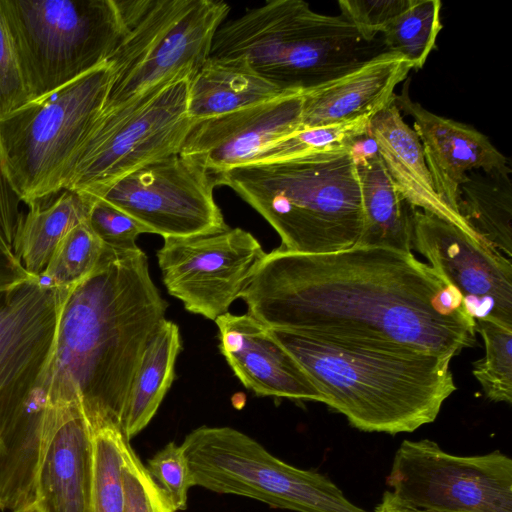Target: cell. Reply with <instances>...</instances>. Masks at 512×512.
Returning a JSON list of instances; mask_svg holds the SVG:
<instances>
[{"label":"cell","mask_w":512,"mask_h":512,"mask_svg":"<svg viewBox=\"0 0 512 512\" xmlns=\"http://www.w3.org/2000/svg\"><path fill=\"white\" fill-rule=\"evenodd\" d=\"M12 512H41L39 507L35 502H31L27 505H24L16 510H13Z\"/></svg>","instance_id":"41"},{"label":"cell","mask_w":512,"mask_h":512,"mask_svg":"<svg viewBox=\"0 0 512 512\" xmlns=\"http://www.w3.org/2000/svg\"><path fill=\"white\" fill-rule=\"evenodd\" d=\"M181 446L193 486L295 512H369L325 475L283 462L234 428L198 427Z\"/></svg>","instance_id":"9"},{"label":"cell","mask_w":512,"mask_h":512,"mask_svg":"<svg viewBox=\"0 0 512 512\" xmlns=\"http://www.w3.org/2000/svg\"><path fill=\"white\" fill-rule=\"evenodd\" d=\"M120 429L105 426L93 432L91 512H124L123 447Z\"/></svg>","instance_id":"28"},{"label":"cell","mask_w":512,"mask_h":512,"mask_svg":"<svg viewBox=\"0 0 512 512\" xmlns=\"http://www.w3.org/2000/svg\"><path fill=\"white\" fill-rule=\"evenodd\" d=\"M348 152L356 167L379 155L377 143L370 132L356 138L349 145Z\"/></svg>","instance_id":"39"},{"label":"cell","mask_w":512,"mask_h":512,"mask_svg":"<svg viewBox=\"0 0 512 512\" xmlns=\"http://www.w3.org/2000/svg\"><path fill=\"white\" fill-rule=\"evenodd\" d=\"M93 431L70 410L54 432L38 470L34 502L41 512H91Z\"/></svg>","instance_id":"20"},{"label":"cell","mask_w":512,"mask_h":512,"mask_svg":"<svg viewBox=\"0 0 512 512\" xmlns=\"http://www.w3.org/2000/svg\"><path fill=\"white\" fill-rule=\"evenodd\" d=\"M167 306L139 247H105L94 270L64 301L35 391L48 406L78 410L93 432L105 426L121 430L144 350Z\"/></svg>","instance_id":"2"},{"label":"cell","mask_w":512,"mask_h":512,"mask_svg":"<svg viewBox=\"0 0 512 512\" xmlns=\"http://www.w3.org/2000/svg\"><path fill=\"white\" fill-rule=\"evenodd\" d=\"M485 355L473 363L472 374L490 401L512 402V329L489 320L475 321Z\"/></svg>","instance_id":"30"},{"label":"cell","mask_w":512,"mask_h":512,"mask_svg":"<svg viewBox=\"0 0 512 512\" xmlns=\"http://www.w3.org/2000/svg\"><path fill=\"white\" fill-rule=\"evenodd\" d=\"M122 479L125 496L124 512H176L142 464L129 441L123 447Z\"/></svg>","instance_id":"32"},{"label":"cell","mask_w":512,"mask_h":512,"mask_svg":"<svg viewBox=\"0 0 512 512\" xmlns=\"http://www.w3.org/2000/svg\"><path fill=\"white\" fill-rule=\"evenodd\" d=\"M441 5L439 0H413L381 33L385 50L403 57L412 69L422 68L442 29Z\"/></svg>","instance_id":"27"},{"label":"cell","mask_w":512,"mask_h":512,"mask_svg":"<svg viewBox=\"0 0 512 512\" xmlns=\"http://www.w3.org/2000/svg\"><path fill=\"white\" fill-rule=\"evenodd\" d=\"M104 245L87 220L72 228L59 242L40 279L51 286H71L97 266Z\"/></svg>","instance_id":"31"},{"label":"cell","mask_w":512,"mask_h":512,"mask_svg":"<svg viewBox=\"0 0 512 512\" xmlns=\"http://www.w3.org/2000/svg\"><path fill=\"white\" fill-rule=\"evenodd\" d=\"M386 51L365 41L345 18L302 0H273L217 30L209 58L236 60L289 93H304Z\"/></svg>","instance_id":"5"},{"label":"cell","mask_w":512,"mask_h":512,"mask_svg":"<svg viewBox=\"0 0 512 512\" xmlns=\"http://www.w3.org/2000/svg\"><path fill=\"white\" fill-rule=\"evenodd\" d=\"M214 177L274 228L287 251L333 252L360 240L361 190L348 149L250 163Z\"/></svg>","instance_id":"4"},{"label":"cell","mask_w":512,"mask_h":512,"mask_svg":"<svg viewBox=\"0 0 512 512\" xmlns=\"http://www.w3.org/2000/svg\"><path fill=\"white\" fill-rule=\"evenodd\" d=\"M219 349L240 382L258 396L323 403V396L269 329L249 314L216 320Z\"/></svg>","instance_id":"18"},{"label":"cell","mask_w":512,"mask_h":512,"mask_svg":"<svg viewBox=\"0 0 512 512\" xmlns=\"http://www.w3.org/2000/svg\"><path fill=\"white\" fill-rule=\"evenodd\" d=\"M30 101L107 62L123 31L117 0H0Z\"/></svg>","instance_id":"8"},{"label":"cell","mask_w":512,"mask_h":512,"mask_svg":"<svg viewBox=\"0 0 512 512\" xmlns=\"http://www.w3.org/2000/svg\"><path fill=\"white\" fill-rule=\"evenodd\" d=\"M20 202L0 165V246L12 252H14L13 244L20 215Z\"/></svg>","instance_id":"37"},{"label":"cell","mask_w":512,"mask_h":512,"mask_svg":"<svg viewBox=\"0 0 512 512\" xmlns=\"http://www.w3.org/2000/svg\"><path fill=\"white\" fill-rule=\"evenodd\" d=\"M214 175L180 153L149 163L112 185L104 199L168 237L214 234L229 228L214 199Z\"/></svg>","instance_id":"12"},{"label":"cell","mask_w":512,"mask_h":512,"mask_svg":"<svg viewBox=\"0 0 512 512\" xmlns=\"http://www.w3.org/2000/svg\"><path fill=\"white\" fill-rule=\"evenodd\" d=\"M163 239L157 259L168 293L187 311L214 321L241 297L266 254L241 228Z\"/></svg>","instance_id":"13"},{"label":"cell","mask_w":512,"mask_h":512,"mask_svg":"<svg viewBox=\"0 0 512 512\" xmlns=\"http://www.w3.org/2000/svg\"><path fill=\"white\" fill-rule=\"evenodd\" d=\"M370 133L396 190L411 207L447 220L480 239L438 194L419 137L405 123L394 102L371 118Z\"/></svg>","instance_id":"21"},{"label":"cell","mask_w":512,"mask_h":512,"mask_svg":"<svg viewBox=\"0 0 512 512\" xmlns=\"http://www.w3.org/2000/svg\"><path fill=\"white\" fill-rule=\"evenodd\" d=\"M39 278L29 273L14 252L0 246V292Z\"/></svg>","instance_id":"38"},{"label":"cell","mask_w":512,"mask_h":512,"mask_svg":"<svg viewBox=\"0 0 512 512\" xmlns=\"http://www.w3.org/2000/svg\"><path fill=\"white\" fill-rule=\"evenodd\" d=\"M412 249L461 295L475 321L512 329L511 259L455 224L411 208Z\"/></svg>","instance_id":"14"},{"label":"cell","mask_w":512,"mask_h":512,"mask_svg":"<svg viewBox=\"0 0 512 512\" xmlns=\"http://www.w3.org/2000/svg\"><path fill=\"white\" fill-rule=\"evenodd\" d=\"M29 101L18 53L0 4V117Z\"/></svg>","instance_id":"35"},{"label":"cell","mask_w":512,"mask_h":512,"mask_svg":"<svg viewBox=\"0 0 512 512\" xmlns=\"http://www.w3.org/2000/svg\"><path fill=\"white\" fill-rule=\"evenodd\" d=\"M413 0H340L341 16L351 23L361 37L368 42L375 41L377 34L401 13Z\"/></svg>","instance_id":"36"},{"label":"cell","mask_w":512,"mask_h":512,"mask_svg":"<svg viewBox=\"0 0 512 512\" xmlns=\"http://www.w3.org/2000/svg\"><path fill=\"white\" fill-rule=\"evenodd\" d=\"M109 81L106 62L0 117V165L21 202L29 205L65 190L103 109Z\"/></svg>","instance_id":"6"},{"label":"cell","mask_w":512,"mask_h":512,"mask_svg":"<svg viewBox=\"0 0 512 512\" xmlns=\"http://www.w3.org/2000/svg\"><path fill=\"white\" fill-rule=\"evenodd\" d=\"M374 512H434L415 508L404 504L397 499L389 490L385 491L380 503L376 506Z\"/></svg>","instance_id":"40"},{"label":"cell","mask_w":512,"mask_h":512,"mask_svg":"<svg viewBox=\"0 0 512 512\" xmlns=\"http://www.w3.org/2000/svg\"><path fill=\"white\" fill-rule=\"evenodd\" d=\"M409 79L394 103L413 119L426 164L443 201L459 214L460 187L474 170L511 174L509 161L483 133L472 126L434 114L409 95ZM462 217V216H461Z\"/></svg>","instance_id":"17"},{"label":"cell","mask_w":512,"mask_h":512,"mask_svg":"<svg viewBox=\"0 0 512 512\" xmlns=\"http://www.w3.org/2000/svg\"><path fill=\"white\" fill-rule=\"evenodd\" d=\"M180 350L178 325L163 319L146 345L131 387L121 427L128 441L141 432L156 414L173 383Z\"/></svg>","instance_id":"24"},{"label":"cell","mask_w":512,"mask_h":512,"mask_svg":"<svg viewBox=\"0 0 512 512\" xmlns=\"http://www.w3.org/2000/svg\"><path fill=\"white\" fill-rule=\"evenodd\" d=\"M363 230L357 245L412 250L411 206L402 198L379 155L357 166Z\"/></svg>","instance_id":"25"},{"label":"cell","mask_w":512,"mask_h":512,"mask_svg":"<svg viewBox=\"0 0 512 512\" xmlns=\"http://www.w3.org/2000/svg\"><path fill=\"white\" fill-rule=\"evenodd\" d=\"M372 117L301 129L271 144L253 163L275 162L333 150L348 149L358 137L370 132Z\"/></svg>","instance_id":"29"},{"label":"cell","mask_w":512,"mask_h":512,"mask_svg":"<svg viewBox=\"0 0 512 512\" xmlns=\"http://www.w3.org/2000/svg\"><path fill=\"white\" fill-rule=\"evenodd\" d=\"M409 506L434 512H512V460L493 452L459 456L429 439L404 440L386 477Z\"/></svg>","instance_id":"11"},{"label":"cell","mask_w":512,"mask_h":512,"mask_svg":"<svg viewBox=\"0 0 512 512\" xmlns=\"http://www.w3.org/2000/svg\"><path fill=\"white\" fill-rule=\"evenodd\" d=\"M87 222L106 248L119 252L137 249V237L150 233L136 219L104 199L92 202Z\"/></svg>","instance_id":"33"},{"label":"cell","mask_w":512,"mask_h":512,"mask_svg":"<svg viewBox=\"0 0 512 512\" xmlns=\"http://www.w3.org/2000/svg\"><path fill=\"white\" fill-rule=\"evenodd\" d=\"M189 79L156 87L101 111L84 141L65 190L93 202L135 170L179 153L195 123L187 111Z\"/></svg>","instance_id":"10"},{"label":"cell","mask_w":512,"mask_h":512,"mask_svg":"<svg viewBox=\"0 0 512 512\" xmlns=\"http://www.w3.org/2000/svg\"><path fill=\"white\" fill-rule=\"evenodd\" d=\"M288 94L240 61L208 58L189 79L187 111L197 122Z\"/></svg>","instance_id":"22"},{"label":"cell","mask_w":512,"mask_h":512,"mask_svg":"<svg viewBox=\"0 0 512 512\" xmlns=\"http://www.w3.org/2000/svg\"><path fill=\"white\" fill-rule=\"evenodd\" d=\"M72 286L39 277L0 292V434L38 385Z\"/></svg>","instance_id":"15"},{"label":"cell","mask_w":512,"mask_h":512,"mask_svg":"<svg viewBox=\"0 0 512 512\" xmlns=\"http://www.w3.org/2000/svg\"><path fill=\"white\" fill-rule=\"evenodd\" d=\"M302 94H288L197 121L180 154L217 175L253 163L271 144L302 129Z\"/></svg>","instance_id":"16"},{"label":"cell","mask_w":512,"mask_h":512,"mask_svg":"<svg viewBox=\"0 0 512 512\" xmlns=\"http://www.w3.org/2000/svg\"><path fill=\"white\" fill-rule=\"evenodd\" d=\"M410 64L383 51L355 69L302 93V129L373 117L394 102Z\"/></svg>","instance_id":"19"},{"label":"cell","mask_w":512,"mask_h":512,"mask_svg":"<svg viewBox=\"0 0 512 512\" xmlns=\"http://www.w3.org/2000/svg\"><path fill=\"white\" fill-rule=\"evenodd\" d=\"M146 469L175 510H185L188 491L193 484L182 446L169 442L148 460Z\"/></svg>","instance_id":"34"},{"label":"cell","mask_w":512,"mask_h":512,"mask_svg":"<svg viewBox=\"0 0 512 512\" xmlns=\"http://www.w3.org/2000/svg\"><path fill=\"white\" fill-rule=\"evenodd\" d=\"M120 40L107 60L110 81L102 111L179 79H190L210 56L230 7L214 0H117Z\"/></svg>","instance_id":"7"},{"label":"cell","mask_w":512,"mask_h":512,"mask_svg":"<svg viewBox=\"0 0 512 512\" xmlns=\"http://www.w3.org/2000/svg\"><path fill=\"white\" fill-rule=\"evenodd\" d=\"M91 205L69 190L27 205V212L19 215L13 249L29 273L42 274L62 238L87 220Z\"/></svg>","instance_id":"23"},{"label":"cell","mask_w":512,"mask_h":512,"mask_svg":"<svg viewBox=\"0 0 512 512\" xmlns=\"http://www.w3.org/2000/svg\"><path fill=\"white\" fill-rule=\"evenodd\" d=\"M268 328L453 358L475 344L459 292L412 252L266 253L240 297Z\"/></svg>","instance_id":"1"},{"label":"cell","mask_w":512,"mask_h":512,"mask_svg":"<svg viewBox=\"0 0 512 512\" xmlns=\"http://www.w3.org/2000/svg\"><path fill=\"white\" fill-rule=\"evenodd\" d=\"M458 211L489 246L512 257V184L510 176L474 170L460 187Z\"/></svg>","instance_id":"26"},{"label":"cell","mask_w":512,"mask_h":512,"mask_svg":"<svg viewBox=\"0 0 512 512\" xmlns=\"http://www.w3.org/2000/svg\"><path fill=\"white\" fill-rule=\"evenodd\" d=\"M268 329L310 377L323 403L361 431L413 432L432 423L457 389L450 357Z\"/></svg>","instance_id":"3"}]
</instances>
